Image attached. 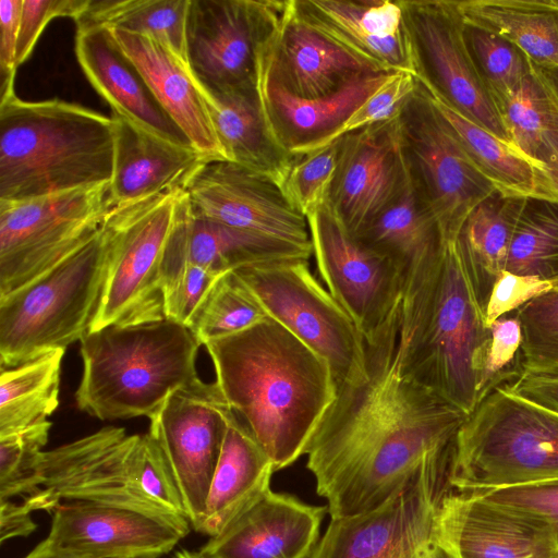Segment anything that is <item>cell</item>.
Wrapping results in <instances>:
<instances>
[{
    "label": "cell",
    "instance_id": "6da1fadb",
    "mask_svg": "<svg viewBox=\"0 0 558 558\" xmlns=\"http://www.w3.org/2000/svg\"><path fill=\"white\" fill-rule=\"evenodd\" d=\"M400 304L372 342L366 375L337 395L304 454L330 519L362 514L398 493L436 456L453 451L468 414L400 375Z\"/></svg>",
    "mask_w": 558,
    "mask_h": 558
},
{
    "label": "cell",
    "instance_id": "7a4b0ae2",
    "mask_svg": "<svg viewBox=\"0 0 558 558\" xmlns=\"http://www.w3.org/2000/svg\"><path fill=\"white\" fill-rule=\"evenodd\" d=\"M203 345L225 400L275 471L293 464L336 398L328 363L271 317Z\"/></svg>",
    "mask_w": 558,
    "mask_h": 558
},
{
    "label": "cell",
    "instance_id": "3957f363",
    "mask_svg": "<svg viewBox=\"0 0 558 558\" xmlns=\"http://www.w3.org/2000/svg\"><path fill=\"white\" fill-rule=\"evenodd\" d=\"M488 338L457 238H442L403 274L399 373L470 414Z\"/></svg>",
    "mask_w": 558,
    "mask_h": 558
},
{
    "label": "cell",
    "instance_id": "277c9868",
    "mask_svg": "<svg viewBox=\"0 0 558 558\" xmlns=\"http://www.w3.org/2000/svg\"><path fill=\"white\" fill-rule=\"evenodd\" d=\"M0 87V199H28L111 182L112 117L58 98L23 100L14 83Z\"/></svg>",
    "mask_w": 558,
    "mask_h": 558
},
{
    "label": "cell",
    "instance_id": "5b68a950",
    "mask_svg": "<svg viewBox=\"0 0 558 558\" xmlns=\"http://www.w3.org/2000/svg\"><path fill=\"white\" fill-rule=\"evenodd\" d=\"M201 345L187 326L167 318L88 331L80 341L76 405L102 421L150 418L174 391L202 380Z\"/></svg>",
    "mask_w": 558,
    "mask_h": 558
},
{
    "label": "cell",
    "instance_id": "8992f818",
    "mask_svg": "<svg viewBox=\"0 0 558 558\" xmlns=\"http://www.w3.org/2000/svg\"><path fill=\"white\" fill-rule=\"evenodd\" d=\"M558 478V412L506 387L482 399L457 439L451 486L488 492Z\"/></svg>",
    "mask_w": 558,
    "mask_h": 558
},
{
    "label": "cell",
    "instance_id": "52a82bcc",
    "mask_svg": "<svg viewBox=\"0 0 558 558\" xmlns=\"http://www.w3.org/2000/svg\"><path fill=\"white\" fill-rule=\"evenodd\" d=\"M107 260L101 226L73 254L0 298L1 369L81 341L90 329L101 299Z\"/></svg>",
    "mask_w": 558,
    "mask_h": 558
},
{
    "label": "cell",
    "instance_id": "ba28073f",
    "mask_svg": "<svg viewBox=\"0 0 558 558\" xmlns=\"http://www.w3.org/2000/svg\"><path fill=\"white\" fill-rule=\"evenodd\" d=\"M184 196L179 186L108 211L102 222L107 272L89 331L165 318L161 267Z\"/></svg>",
    "mask_w": 558,
    "mask_h": 558
},
{
    "label": "cell",
    "instance_id": "9c48e42d",
    "mask_svg": "<svg viewBox=\"0 0 558 558\" xmlns=\"http://www.w3.org/2000/svg\"><path fill=\"white\" fill-rule=\"evenodd\" d=\"M142 435L106 426L38 457L21 501L48 513L62 502L84 501L144 512L189 523L151 499L138 478Z\"/></svg>",
    "mask_w": 558,
    "mask_h": 558
},
{
    "label": "cell",
    "instance_id": "30bf717a",
    "mask_svg": "<svg viewBox=\"0 0 558 558\" xmlns=\"http://www.w3.org/2000/svg\"><path fill=\"white\" fill-rule=\"evenodd\" d=\"M454 450L427 460L391 498L368 512L331 519L311 558H456L438 520L453 490Z\"/></svg>",
    "mask_w": 558,
    "mask_h": 558
},
{
    "label": "cell",
    "instance_id": "8fae6325",
    "mask_svg": "<svg viewBox=\"0 0 558 558\" xmlns=\"http://www.w3.org/2000/svg\"><path fill=\"white\" fill-rule=\"evenodd\" d=\"M112 206L110 183L28 199H0V298L85 245Z\"/></svg>",
    "mask_w": 558,
    "mask_h": 558
},
{
    "label": "cell",
    "instance_id": "7c38bea8",
    "mask_svg": "<svg viewBox=\"0 0 558 558\" xmlns=\"http://www.w3.org/2000/svg\"><path fill=\"white\" fill-rule=\"evenodd\" d=\"M235 271L269 317L328 363L337 387L366 375V342L349 314L313 276L308 259L274 260Z\"/></svg>",
    "mask_w": 558,
    "mask_h": 558
},
{
    "label": "cell",
    "instance_id": "4fadbf2b",
    "mask_svg": "<svg viewBox=\"0 0 558 558\" xmlns=\"http://www.w3.org/2000/svg\"><path fill=\"white\" fill-rule=\"evenodd\" d=\"M418 83V82H417ZM411 181L444 238H457L469 215L497 194L476 169L422 87L399 114Z\"/></svg>",
    "mask_w": 558,
    "mask_h": 558
},
{
    "label": "cell",
    "instance_id": "5bb4252c",
    "mask_svg": "<svg viewBox=\"0 0 558 558\" xmlns=\"http://www.w3.org/2000/svg\"><path fill=\"white\" fill-rule=\"evenodd\" d=\"M306 219L320 278L372 343L400 304L403 270L349 232L328 202Z\"/></svg>",
    "mask_w": 558,
    "mask_h": 558
},
{
    "label": "cell",
    "instance_id": "9a60e30c",
    "mask_svg": "<svg viewBox=\"0 0 558 558\" xmlns=\"http://www.w3.org/2000/svg\"><path fill=\"white\" fill-rule=\"evenodd\" d=\"M416 78L428 83L465 117L510 141L465 37L452 0H400ZM511 142V141H510Z\"/></svg>",
    "mask_w": 558,
    "mask_h": 558
},
{
    "label": "cell",
    "instance_id": "2e32d148",
    "mask_svg": "<svg viewBox=\"0 0 558 558\" xmlns=\"http://www.w3.org/2000/svg\"><path fill=\"white\" fill-rule=\"evenodd\" d=\"M232 414L217 384L201 380L174 391L149 418L196 532Z\"/></svg>",
    "mask_w": 558,
    "mask_h": 558
},
{
    "label": "cell",
    "instance_id": "e0dca14e",
    "mask_svg": "<svg viewBox=\"0 0 558 558\" xmlns=\"http://www.w3.org/2000/svg\"><path fill=\"white\" fill-rule=\"evenodd\" d=\"M182 187L196 214L241 230L312 246L306 217L267 175L229 160H205Z\"/></svg>",
    "mask_w": 558,
    "mask_h": 558
},
{
    "label": "cell",
    "instance_id": "ac0fdd59",
    "mask_svg": "<svg viewBox=\"0 0 558 558\" xmlns=\"http://www.w3.org/2000/svg\"><path fill=\"white\" fill-rule=\"evenodd\" d=\"M256 56L294 97H330L373 66L319 34L299 15L294 0H266Z\"/></svg>",
    "mask_w": 558,
    "mask_h": 558
},
{
    "label": "cell",
    "instance_id": "d6986e66",
    "mask_svg": "<svg viewBox=\"0 0 558 558\" xmlns=\"http://www.w3.org/2000/svg\"><path fill=\"white\" fill-rule=\"evenodd\" d=\"M399 114L337 140L339 158L328 203L353 235L385 210L408 183Z\"/></svg>",
    "mask_w": 558,
    "mask_h": 558
},
{
    "label": "cell",
    "instance_id": "ffe728a7",
    "mask_svg": "<svg viewBox=\"0 0 558 558\" xmlns=\"http://www.w3.org/2000/svg\"><path fill=\"white\" fill-rule=\"evenodd\" d=\"M438 527L456 558H558L547 518L477 492L453 489L442 502Z\"/></svg>",
    "mask_w": 558,
    "mask_h": 558
},
{
    "label": "cell",
    "instance_id": "44dd1931",
    "mask_svg": "<svg viewBox=\"0 0 558 558\" xmlns=\"http://www.w3.org/2000/svg\"><path fill=\"white\" fill-rule=\"evenodd\" d=\"M266 0H190L186 51L190 68L208 89L255 86L256 48Z\"/></svg>",
    "mask_w": 558,
    "mask_h": 558
},
{
    "label": "cell",
    "instance_id": "7402d4cb",
    "mask_svg": "<svg viewBox=\"0 0 558 558\" xmlns=\"http://www.w3.org/2000/svg\"><path fill=\"white\" fill-rule=\"evenodd\" d=\"M47 535L77 558H159L184 538L191 524L84 501L60 504Z\"/></svg>",
    "mask_w": 558,
    "mask_h": 558
},
{
    "label": "cell",
    "instance_id": "603a6c76",
    "mask_svg": "<svg viewBox=\"0 0 558 558\" xmlns=\"http://www.w3.org/2000/svg\"><path fill=\"white\" fill-rule=\"evenodd\" d=\"M294 4L311 27L375 70L416 76L400 0H294Z\"/></svg>",
    "mask_w": 558,
    "mask_h": 558
},
{
    "label": "cell",
    "instance_id": "cb8c5ba5",
    "mask_svg": "<svg viewBox=\"0 0 558 558\" xmlns=\"http://www.w3.org/2000/svg\"><path fill=\"white\" fill-rule=\"evenodd\" d=\"M326 506L268 490L199 548L204 558H311Z\"/></svg>",
    "mask_w": 558,
    "mask_h": 558
},
{
    "label": "cell",
    "instance_id": "d4e9b609",
    "mask_svg": "<svg viewBox=\"0 0 558 558\" xmlns=\"http://www.w3.org/2000/svg\"><path fill=\"white\" fill-rule=\"evenodd\" d=\"M392 74L368 72L330 97L310 100L291 95L256 56L255 85L272 140L295 157L316 150Z\"/></svg>",
    "mask_w": 558,
    "mask_h": 558
},
{
    "label": "cell",
    "instance_id": "484cf974",
    "mask_svg": "<svg viewBox=\"0 0 558 558\" xmlns=\"http://www.w3.org/2000/svg\"><path fill=\"white\" fill-rule=\"evenodd\" d=\"M119 49L143 75L154 97L207 160H228L214 129L198 80L171 47L147 35L108 28Z\"/></svg>",
    "mask_w": 558,
    "mask_h": 558
},
{
    "label": "cell",
    "instance_id": "4316f807",
    "mask_svg": "<svg viewBox=\"0 0 558 558\" xmlns=\"http://www.w3.org/2000/svg\"><path fill=\"white\" fill-rule=\"evenodd\" d=\"M311 255L312 246L241 230L196 214L185 194L166 246L161 280L183 264L202 266L220 275L254 264L308 259Z\"/></svg>",
    "mask_w": 558,
    "mask_h": 558
},
{
    "label": "cell",
    "instance_id": "83f0119b",
    "mask_svg": "<svg viewBox=\"0 0 558 558\" xmlns=\"http://www.w3.org/2000/svg\"><path fill=\"white\" fill-rule=\"evenodd\" d=\"M75 56L89 84L112 114L157 136L193 146L154 97L143 75L119 49L107 27L77 28Z\"/></svg>",
    "mask_w": 558,
    "mask_h": 558
},
{
    "label": "cell",
    "instance_id": "f1b7e54d",
    "mask_svg": "<svg viewBox=\"0 0 558 558\" xmlns=\"http://www.w3.org/2000/svg\"><path fill=\"white\" fill-rule=\"evenodd\" d=\"M416 80L468 157L498 195L558 206V180L547 163L475 123L428 83Z\"/></svg>",
    "mask_w": 558,
    "mask_h": 558
},
{
    "label": "cell",
    "instance_id": "f546056e",
    "mask_svg": "<svg viewBox=\"0 0 558 558\" xmlns=\"http://www.w3.org/2000/svg\"><path fill=\"white\" fill-rule=\"evenodd\" d=\"M111 117L116 126L113 205L182 187L207 160L194 146L172 143L117 114Z\"/></svg>",
    "mask_w": 558,
    "mask_h": 558
},
{
    "label": "cell",
    "instance_id": "4dcf8cb0",
    "mask_svg": "<svg viewBox=\"0 0 558 558\" xmlns=\"http://www.w3.org/2000/svg\"><path fill=\"white\" fill-rule=\"evenodd\" d=\"M275 466L233 412L211 480L198 533L219 534L268 490Z\"/></svg>",
    "mask_w": 558,
    "mask_h": 558
},
{
    "label": "cell",
    "instance_id": "1f68e13d",
    "mask_svg": "<svg viewBox=\"0 0 558 558\" xmlns=\"http://www.w3.org/2000/svg\"><path fill=\"white\" fill-rule=\"evenodd\" d=\"M201 89L228 160L267 175L280 186L295 157L272 140L256 85L213 90L201 84Z\"/></svg>",
    "mask_w": 558,
    "mask_h": 558
},
{
    "label": "cell",
    "instance_id": "d6a6232c",
    "mask_svg": "<svg viewBox=\"0 0 558 558\" xmlns=\"http://www.w3.org/2000/svg\"><path fill=\"white\" fill-rule=\"evenodd\" d=\"M453 2L466 26L502 37L535 65L558 73V0Z\"/></svg>",
    "mask_w": 558,
    "mask_h": 558
},
{
    "label": "cell",
    "instance_id": "836d02e7",
    "mask_svg": "<svg viewBox=\"0 0 558 558\" xmlns=\"http://www.w3.org/2000/svg\"><path fill=\"white\" fill-rule=\"evenodd\" d=\"M531 201L493 195L469 215L458 248L484 316L494 284L506 268L512 235Z\"/></svg>",
    "mask_w": 558,
    "mask_h": 558
},
{
    "label": "cell",
    "instance_id": "e575fe53",
    "mask_svg": "<svg viewBox=\"0 0 558 558\" xmlns=\"http://www.w3.org/2000/svg\"><path fill=\"white\" fill-rule=\"evenodd\" d=\"M363 243L391 259L403 272L444 236L417 194L410 174L402 193L356 234Z\"/></svg>",
    "mask_w": 558,
    "mask_h": 558
},
{
    "label": "cell",
    "instance_id": "d590c367",
    "mask_svg": "<svg viewBox=\"0 0 558 558\" xmlns=\"http://www.w3.org/2000/svg\"><path fill=\"white\" fill-rule=\"evenodd\" d=\"M64 351L1 369L0 435L46 422L56 411Z\"/></svg>",
    "mask_w": 558,
    "mask_h": 558
},
{
    "label": "cell",
    "instance_id": "8d00e7d4",
    "mask_svg": "<svg viewBox=\"0 0 558 558\" xmlns=\"http://www.w3.org/2000/svg\"><path fill=\"white\" fill-rule=\"evenodd\" d=\"M189 7L190 0H89L75 23L77 28L107 27L151 36L187 61Z\"/></svg>",
    "mask_w": 558,
    "mask_h": 558
},
{
    "label": "cell",
    "instance_id": "74e56055",
    "mask_svg": "<svg viewBox=\"0 0 558 558\" xmlns=\"http://www.w3.org/2000/svg\"><path fill=\"white\" fill-rule=\"evenodd\" d=\"M269 317L265 308L235 270L220 274L211 283L189 328L199 342L242 331Z\"/></svg>",
    "mask_w": 558,
    "mask_h": 558
},
{
    "label": "cell",
    "instance_id": "f35d334b",
    "mask_svg": "<svg viewBox=\"0 0 558 558\" xmlns=\"http://www.w3.org/2000/svg\"><path fill=\"white\" fill-rule=\"evenodd\" d=\"M531 202L514 229L505 270L558 281V206Z\"/></svg>",
    "mask_w": 558,
    "mask_h": 558
},
{
    "label": "cell",
    "instance_id": "ab89813d",
    "mask_svg": "<svg viewBox=\"0 0 558 558\" xmlns=\"http://www.w3.org/2000/svg\"><path fill=\"white\" fill-rule=\"evenodd\" d=\"M497 109L510 141L530 157L542 161L548 101L537 65L531 61L529 75Z\"/></svg>",
    "mask_w": 558,
    "mask_h": 558
},
{
    "label": "cell",
    "instance_id": "60d3db41",
    "mask_svg": "<svg viewBox=\"0 0 558 558\" xmlns=\"http://www.w3.org/2000/svg\"><path fill=\"white\" fill-rule=\"evenodd\" d=\"M515 311L524 374H558V286Z\"/></svg>",
    "mask_w": 558,
    "mask_h": 558
},
{
    "label": "cell",
    "instance_id": "b9f144b4",
    "mask_svg": "<svg viewBox=\"0 0 558 558\" xmlns=\"http://www.w3.org/2000/svg\"><path fill=\"white\" fill-rule=\"evenodd\" d=\"M465 37L497 108L529 75L531 61L514 45L483 28L465 25Z\"/></svg>",
    "mask_w": 558,
    "mask_h": 558
},
{
    "label": "cell",
    "instance_id": "7bdbcfd3",
    "mask_svg": "<svg viewBox=\"0 0 558 558\" xmlns=\"http://www.w3.org/2000/svg\"><path fill=\"white\" fill-rule=\"evenodd\" d=\"M339 158V141L295 156L280 189L289 203L307 217L329 199Z\"/></svg>",
    "mask_w": 558,
    "mask_h": 558
},
{
    "label": "cell",
    "instance_id": "ee69618b",
    "mask_svg": "<svg viewBox=\"0 0 558 558\" xmlns=\"http://www.w3.org/2000/svg\"><path fill=\"white\" fill-rule=\"evenodd\" d=\"M478 376L476 404L497 388L518 380L523 374L522 335L517 311L509 312L488 326Z\"/></svg>",
    "mask_w": 558,
    "mask_h": 558
},
{
    "label": "cell",
    "instance_id": "f6af8a7d",
    "mask_svg": "<svg viewBox=\"0 0 558 558\" xmlns=\"http://www.w3.org/2000/svg\"><path fill=\"white\" fill-rule=\"evenodd\" d=\"M46 422L0 435V500L24 497L33 468L48 441Z\"/></svg>",
    "mask_w": 558,
    "mask_h": 558
},
{
    "label": "cell",
    "instance_id": "bcb514c9",
    "mask_svg": "<svg viewBox=\"0 0 558 558\" xmlns=\"http://www.w3.org/2000/svg\"><path fill=\"white\" fill-rule=\"evenodd\" d=\"M219 275L202 266L183 264L161 280L165 318L189 326L205 293Z\"/></svg>",
    "mask_w": 558,
    "mask_h": 558
},
{
    "label": "cell",
    "instance_id": "7dc6e473",
    "mask_svg": "<svg viewBox=\"0 0 558 558\" xmlns=\"http://www.w3.org/2000/svg\"><path fill=\"white\" fill-rule=\"evenodd\" d=\"M138 478L151 499L171 512L186 517L170 464L161 447L149 433L142 435Z\"/></svg>",
    "mask_w": 558,
    "mask_h": 558
},
{
    "label": "cell",
    "instance_id": "c3c4849f",
    "mask_svg": "<svg viewBox=\"0 0 558 558\" xmlns=\"http://www.w3.org/2000/svg\"><path fill=\"white\" fill-rule=\"evenodd\" d=\"M88 3L89 0H23L16 50L17 68L29 58L50 21L57 17L76 21Z\"/></svg>",
    "mask_w": 558,
    "mask_h": 558
},
{
    "label": "cell",
    "instance_id": "681fc988",
    "mask_svg": "<svg viewBox=\"0 0 558 558\" xmlns=\"http://www.w3.org/2000/svg\"><path fill=\"white\" fill-rule=\"evenodd\" d=\"M558 281H542L501 271L497 278L485 311L487 327L500 316L518 310L527 301L551 290Z\"/></svg>",
    "mask_w": 558,
    "mask_h": 558
},
{
    "label": "cell",
    "instance_id": "f907efd6",
    "mask_svg": "<svg viewBox=\"0 0 558 558\" xmlns=\"http://www.w3.org/2000/svg\"><path fill=\"white\" fill-rule=\"evenodd\" d=\"M477 493L489 500L544 515L554 527L558 545V478Z\"/></svg>",
    "mask_w": 558,
    "mask_h": 558
},
{
    "label": "cell",
    "instance_id": "816d5d0a",
    "mask_svg": "<svg viewBox=\"0 0 558 558\" xmlns=\"http://www.w3.org/2000/svg\"><path fill=\"white\" fill-rule=\"evenodd\" d=\"M23 0L0 1V77L1 86L14 83L16 50Z\"/></svg>",
    "mask_w": 558,
    "mask_h": 558
},
{
    "label": "cell",
    "instance_id": "f5cc1de1",
    "mask_svg": "<svg viewBox=\"0 0 558 558\" xmlns=\"http://www.w3.org/2000/svg\"><path fill=\"white\" fill-rule=\"evenodd\" d=\"M506 388L527 400L558 412V374H523Z\"/></svg>",
    "mask_w": 558,
    "mask_h": 558
},
{
    "label": "cell",
    "instance_id": "db71d44e",
    "mask_svg": "<svg viewBox=\"0 0 558 558\" xmlns=\"http://www.w3.org/2000/svg\"><path fill=\"white\" fill-rule=\"evenodd\" d=\"M539 74L548 101L542 161L547 163L558 180V88L550 75L542 68H539Z\"/></svg>",
    "mask_w": 558,
    "mask_h": 558
},
{
    "label": "cell",
    "instance_id": "11a10c76",
    "mask_svg": "<svg viewBox=\"0 0 558 558\" xmlns=\"http://www.w3.org/2000/svg\"><path fill=\"white\" fill-rule=\"evenodd\" d=\"M31 514L22 501L0 500V543L31 535L37 527Z\"/></svg>",
    "mask_w": 558,
    "mask_h": 558
},
{
    "label": "cell",
    "instance_id": "9f6ffc18",
    "mask_svg": "<svg viewBox=\"0 0 558 558\" xmlns=\"http://www.w3.org/2000/svg\"><path fill=\"white\" fill-rule=\"evenodd\" d=\"M24 558H77L74 555L58 547L50 538L46 537L35 546Z\"/></svg>",
    "mask_w": 558,
    "mask_h": 558
},
{
    "label": "cell",
    "instance_id": "6f0895ef",
    "mask_svg": "<svg viewBox=\"0 0 558 558\" xmlns=\"http://www.w3.org/2000/svg\"><path fill=\"white\" fill-rule=\"evenodd\" d=\"M172 558H204L198 551L181 549L174 553Z\"/></svg>",
    "mask_w": 558,
    "mask_h": 558
},
{
    "label": "cell",
    "instance_id": "680465c9",
    "mask_svg": "<svg viewBox=\"0 0 558 558\" xmlns=\"http://www.w3.org/2000/svg\"><path fill=\"white\" fill-rule=\"evenodd\" d=\"M546 72L548 73V71H546ZM551 73H553V72H551ZM548 74H549V73H548ZM554 74L558 75V73H554ZM549 75H550V74H549ZM550 77L554 80V82H555V84H556V86H557V88H558V78L554 77L553 75H550Z\"/></svg>",
    "mask_w": 558,
    "mask_h": 558
}]
</instances>
